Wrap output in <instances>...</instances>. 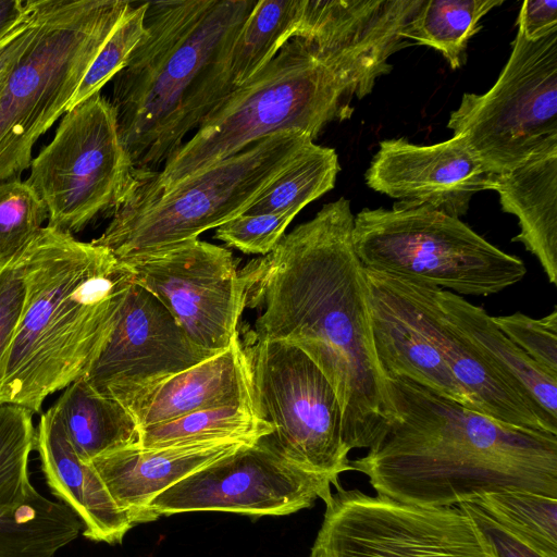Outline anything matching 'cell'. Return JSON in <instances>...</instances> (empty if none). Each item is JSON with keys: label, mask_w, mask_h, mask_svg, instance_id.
Segmentation results:
<instances>
[{"label": "cell", "mask_w": 557, "mask_h": 557, "mask_svg": "<svg viewBox=\"0 0 557 557\" xmlns=\"http://www.w3.org/2000/svg\"><path fill=\"white\" fill-rule=\"evenodd\" d=\"M312 143L300 131L262 137L158 195L125 199L104 232L91 242L124 262L198 238L244 214Z\"/></svg>", "instance_id": "52a82bcc"}, {"label": "cell", "mask_w": 557, "mask_h": 557, "mask_svg": "<svg viewBox=\"0 0 557 557\" xmlns=\"http://www.w3.org/2000/svg\"><path fill=\"white\" fill-rule=\"evenodd\" d=\"M35 448L51 493L81 520L83 535L121 543L136 523L119 508L92 466L77 456L53 407L40 417Z\"/></svg>", "instance_id": "ffe728a7"}, {"label": "cell", "mask_w": 557, "mask_h": 557, "mask_svg": "<svg viewBox=\"0 0 557 557\" xmlns=\"http://www.w3.org/2000/svg\"><path fill=\"white\" fill-rule=\"evenodd\" d=\"M255 404L249 361L239 331L230 346L163 382L138 419V430L209 408Z\"/></svg>", "instance_id": "44dd1931"}, {"label": "cell", "mask_w": 557, "mask_h": 557, "mask_svg": "<svg viewBox=\"0 0 557 557\" xmlns=\"http://www.w3.org/2000/svg\"><path fill=\"white\" fill-rule=\"evenodd\" d=\"M121 263L196 345L215 354L230 346L245 309L244 281L231 250L195 238Z\"/></svg>", "instance_id": "5bb4252c"}, {"label": "cell", "mask_w": 557, "mask_h": 557, "mask_svg": "<svg viewBox=\"0 0 557 557\" xmlns=\"http://www.w3.org/2000/svg\"><path fill=\"white\" fill-rule=\"evenodd\" d=\"M294 218L290 213L240 214L216 227L214 237L244 253L265 256Z\"/></svg>", "instance_id": "e575fe53"}, {"label": "cell", "mask_w": 557, "mask_h": 557, "mask_svg": "<svg viewBox=\"0 0 557 557\" xmlns=\"http://www.w3.org/2000/svg\"><path fill=\"white\" fill-rule=\"evenodd\" d=\"M26 8V16L0 39V84L30 37L33 23L27 3Z\"/></svg>", "instance_id": "f35d334b"}, {"label": "cell", "mask_w": 557, "mask_h": 557, "mask_svg": "<svg viewBox=\"0 0 557 557\" xmlns=\"http://www.w3.org/2000/svg\"><path fill=\"white\" fill-rule=\"evenodd\" d=\"M271 432L257 405L247 404L194 411L141 428L138 445L151 449L222 441L252 443Z\"/></svg>", "instance_id": "484cf974"}, {"label": "cell", "mask_w": 557, "mask_h": 557, "mask_svg": "<svg viewBox=\"0 0 557 557\" xmlns=\"http://www.w3.org/2000/svg\"><path fill=\"white\" fill-rule=\"evenodd\" d=\"M213 355L196 345L164 306L133 281L114 330L83 377L98 394L121 404L137 423L163 382Z\"/></svg>", "instance_id": "9a60e30c"}, {"label": "cell", "mask_w": 557, "mask_h": 557, "mask_svg": "<svg viewBox=\"0 0 557 557\" xmlns=\"http://www.w3.org/2000/svg\"><path fill=\"white\" fill-rule=\"evenodd\" d=\"M491 182L459 136L426 146L385 139L366 172V183L373 190L455 218L466 214L476 193L491 190Z\"/></svg>", "instance_id": "2e32d148"}, {"label": "cell", "mask_w": 557, "mask_h": 557, "mask_svg": "<svg viewBox=\"0 0 557 557\" xmlns=\"http://www.w3.org/2000/svg\"><path fill=\"white\" fill-rule=\"evenodd\" d=\"M364 277L372 344L384 377L409 380L476 411L422 329L401 280L366 268Z\"/></svg>", "instance_id": "ac0fdd59"}, {"label": "cell", "mask_w": 557, "mask_h": 557, "mask_svg": "<svg viewBox=\"0 0 557 557\" xmlns=\"http://www.w3.org/2000/svg\"><path fill=\"white\" fill-rule=\"evenodd\" d=\"M503 211L518 218L511 238L540 261L549 283L557 285V147L492 177Z\"/></svg>", "instance_id": "7402d4cb"}, {"label": "cell", "mask_w": 557, "mask_h": 557, "mask_svg": "<svg viewBox=\"0 0 557 557\" xmlns=\"http://www.w3.org/2000/svg\"><path fill=\"white\" fill-rule=\"evenodd\" d=\"M246 444L251 443L222 441L151 449L136 444L89 463L119 508L138 524L148 522L147 507L160 493Z\"/></svg>", "instance_id": "d6986e66"}, {"label": "cell", "mask_w": 557, "mask_h": 557, "mask_svg": "<svg viewBox=\"0 0 557 557\" xmlns=\"http://www.w3.org/2000/svg\"><path fill=\"white\" fill-rule=\"evenodd\" d=\"M472 500L521 543L543 557H557V498L504 491Z\"/></svg>", "instance_id": "f546056e"}, {"label": "cell", "mask_w": 557, "mask_h": 557, "mask_svg": "<svg viewBox=\"0 0 557 557\" xmlns=\"http://www.w3.org/2000/svg\"><path fill=\"white\" fill-rule=\"evenodd\" d=\"M258 0L148 2L111 103L136 182L156 173L233 90L231 51Z\"/></svg>", "instance_id": "3957f363"}, {"label": "cell", "mask_w": 557, "mask_h": 557, "mask_svg": "<svg viewBox=\"0 0 557 557\" xmlns=\"http://www.w3.org/2000/svg\"><path fill=\"white\" fill-rule=\"evenodd\" d=\"M29 166L26 183L47 209V226L72 235L112 215L136 184L115 110L100 92L65 112Z\"/></svg>", "instance_id": "30bf717a"}, {"label": "cell", "mask_w": 557, "mask_h": 557, "mask_svg": "<svg viewBox=\"0 0 557 557\" xmlns=\"http://www.w3.org/2000/svg\"><path fill=\"white\" fill-rule=\"evenodd\" d=\"M32 34L0 84V183L20 180L37 139L65 113L131 5L124 0L26 1Z\"/></svg>", "instance_id": "8992f818"}, {"label": "cell", "mask_w": 557, "mask_h": 557, "mask_svg": "<svg viewBox=\"0 0 557 557\" xmlns=\"http://www.w3.org/2000/svg\"><path fill=\"white\" fill-rule=\"evenodd\" d=\"M457 506L472 521L487 557H543L495 522L475 502Z\"/></svg>", "instance_id": "d590c367"}, {"label": "cell", "mask_w": 557, "mask_h": 557, "mask_svg": "<svg viewBox=\"0 0 557 557\" xmlns=\"http://www.w3.org/2000/svg\"><path fill=\"white\" fill-rule=\"evenodd\" d=\"M385 385L396 416L350 460L379 496L433 508L504 491L557 498L556 434L503 423L409 380Z\"/></svg>", "instance_id": "7a4b0ae2"}, {"label": "cell", "mask_w": 557, "mask_h": 557, "mask_svg": "<svg viewBox=\"0 0 557 557\" xmlns=\"http://www.w3.org/2000/svg\"><path fill=\"white\" fill-rule=\"evenodd\" d=\"M341 171L336 151L312 143L244 214H296L308 203L334 188Z\"/></svg>", "instance_id": "f1b7e54d"}, {"label": "cell", "mask_w": 557, "mask_h": 557, "mask_svg": "<svg viewBox=\"0 0 557 557\" xmlns=\"http://www.w3.org/2000/svg\"><path fill=\"white\" fill-rule=\"evenodd\" d=\"M325 505L313 557H487L457 505L421 507L343 487Z\"/></svg>", "instance_id": "7c38bea8"}, {"label": "cell", "mask_w": 557, "mask_h": 557, "mask_svg": "<svg viewBox=\"0 0 557 557\" xmlns=\"http://www.w3.org/2000/svg\"><path fill=\"white\" fill-rule=\"evenodd\" d=\"M47 218L45 205L26 181L0 183V271L33 240Z\"/></svg>", "instance_id": "1f68e13d"}, {"label": "cell", "mask_w": 557, "mask_h": 557, "mask_svg": "<svg viewBox=\"0 0 557 557\" xmlns=\"http://www.w3.org/2000/svg\"><path fill=\"white\" fill-rule=\"evenodd\" d=\"M25 286L16 257L0 271V364L21 315Z\"/></svg>", "instance_id": "8d00e7d4"}, {"label": "cell", "mask_w": 557, "mask_h": 557, "mask_svg": "<svg viewBox=\"0 0 557 557\" xmlns=\"http://www.w3.org/2000/svg\"><path fill=\"white\" fill-rule=\"evenodd\" d=\"M447 127L493 177L557 147V32L528 40L518 29L510 57L484 94H463Z\"/></svg>", "instance_id": "9c48e42d"}, {"label": "cell", "mask_w": 557, "mask_h": 557, "mask_svg": "<svg viewBox=\"0 0 557 557\" xmlns=\"http://www.w3.org/2000/svg\"><path fill=\"white\" fill-rule=\"evenodd\" d=\"M331 483L286 459L265 435L160 493L147 521L193 511L284 516L331 499Z\"/></svg>", "instance_id": "4fadbf2b"}, {"label": "cell", "mask_w": 557, "mask_h": 557, "mask_svg": "<svg viewBox=\"0 0 557 557\" xmlns=\"http://www.w3.org/2000/svg\"><path fill=\"white\" fill-rule=\"evenodd\" d=\"M436 294L448 319L544 411L557 420V377L510 341L483 308L446 289L437 287Z\"/></svg>", "instance_id": "603a6c76"}, {"label": "cell", "mask_w": 557, "mask_h": 557, "mask_svg": "<svg viewBox=\"0 0 557 557\" xmlns=\"http://www.w3.org/2000/svg\"><path fill=\"white\" fill-rule=\"evenodd\" d=\"M352 243L366 269L460 296L494 295L527 274L520 258L426 206L396 201L392 209H362Z\"/></svg>", "instance_id": "ba28073f"}, {"label": "cell", "mask_w": 557, "mask_h": 557, "mask_svg": "<svg viewBox=\"0 0 557 557\" xmlns=\"http://www.w3.org/2000/svg\"><path fill=\"white\" fill-rule=\"evenodd\" d=\"M400 280L422 329L444 357L478 412L509 425L557 435V420L544 411L448 319L438 301L437 287Z\"/></svg>", "instance_id": "e0dca14e"}, {"label": "cell", "mask_w": 557, "mask_h": 557, "mask_svg": "<svg viewBox=\"0 0 557 557\" xmlns=\"http://www.w3.org/2000/svg\"><path fill=\"white\" fill-rule=\"evenodd\" d=\"M497 327L550 375L557 377V309L540 319L522 312L492 317Z\"/></svg>", "instance_id": "836d02e7"}, {"label": "cell", "mask_w": 557, "mask_h": 557, "mask_svg": "<svg viewBox=\"0 0 557 557\" xmlns=\"http://www.w3.org/2000/svg\"><path fill=\"white\" fill-rule=\"evenodd\" d=\"M27 13L26 2L0 0V39L10 33Z\"/></svg>", "instance_id": "ab89813d"}, {"label": "cell", "mask_w": 557, "mask_h": 557, "mask_svg": "<svg viewBox=\"0 0 557 557\" xmlns=\"http://www.w3.org/2000/svg\"><path fill=\"white\" fill-rule=\"evenodd\" d=\"M391 57L383 50H334L292 37L126 199L158 195L276 132L300 131L314 140L331 122L350 119L352 100L368 96L376 79L392 71Z\"/></svg>", "instance_id": "5b68a950"}, {"label": "cell", "mask_w": 557, "mask_h": 557, "mask_svg": "<svg viewBox=\"0 0 557 557\" xmlns=\"http://www.w3.org/2000/svg\"><path fill=\"white\" fill-rule=\"evenodd\" d=\"M148 2H132L83 77L69 109L90 98L126 65L145 34Z\"/></svg>", "instance_id": "d6a6232c"}, {"label": "cell", "mask_w": 557, "mask_h": 557, "mask_svg": "<svg viewBox=\"0 0 557 557\" xmlns=\"http://www.w3.org/2000/svg\"><path fill=\"white\" fill-rule=\"evenodd\" d=\"M33 414L25 407L0 404V506L21 505L37 491L28 475L36 442Z\"/></svg>", "instance_id": "4dcf8cb0"}, {"label": "cell", "mask_w": 557, "mask_h": 557, "mask_svg": "<svg viewBox=\"0 0 557 557\" xmlns=\"http://www.w3.org/2000/svg\"><path fill=\"white\" fill-rule=\"evenodd\" d=\"M25 296L0 364V404L39 412L85 376L119 320L128 269L92 242L42 227L16 256Z\"/></svg>", "instance_id": "277c9868"}, {"label": "cell", "mask_w": 557, "mask_h": 557, "mask_svg": "<svg viewBox=\"0 0 557 557\" xmlns=\"http://www.w3.org/2000/svg\"><path fill=\"white\" fill-rule=\"evenodd\" d=\"M299 0H259L240 28L231 51L235 88L264 67L294 36Z\"/></svg>", "instance_id": "83f0119b"}, {"label": "cell", "mask_w": 557, "mask_h": 557, "mask_svg": "<svg viewBox=\"0 0 557 557\" xmlns=\"http://www.w3.org/2000/svg\"><path fill=\"white\" fill-rule=\"evenodd\" d=\"M309 557H313V556H309Z\"/></svg>", "instance_id": "60d3db41"}, {"label": "cell", "mask_w": 557, "mask_h": 557, "mask_svg": "<svg viewBox=\"0 0 557 557\" xmlns=\"http://www.w3.org/2000/svg\"><path fill=\"white\" fill-rule=\"evenodd\" d=\"M52 407L85 462L139 442L134 417L117 401L98 394L84 377L70 384Z\"/></svg>", "instance_id": "cb8c5ba5"}, {"label": "cell", "mask_w": 557, "mask_h": 557, "mask_svg": "<svg viewBox=\"0 0 557 557\" xmlns=\"http://www.w3.org/2000/svg\"><path fill=\"white\" fill-rule=\"evenodd\" d=\"M82 531L69 507L36 491L21 505L0 506V557H54Z\"/></svg>", "instance_id": "d4e9b609"}, {"label": "cell", "mask_w": 557, "mask_h": 557, "mask_svg": "<svg viewBox=\"0 0 557 557\" xmlns=\"http://www.w3.org/2000/svg\"><path fill=\"white\" fill-rule=\"evenodd\" d=\"M354 219L345 197L329 202L239 271L245 307L259 310L245 334L292 344L317 364L337 396L349 451L369 448L396 416L373 349Z\"/></svg>", "instance_id": "6da1fadb"}, {"label": "cell", "mask_w": 557, "mask_h": 557, "mask_svg": "<svg viewBox=\"0 0 557 557\" xmlns=\"http://www.w3.org/2000/svg\"><path fill=\"white\" fill-rule=\"evenodd\" d=\"M518 29L531 41L557 32V1H523L517 18Z\"/></svg>", "instance_id": "74e56055"}, {"label": "cell", "mask_w": 557, "mask_h": 557, "mask_svg": "<svg viewBox=\"0 0 557 557\" xmlns=\"http://www.w3.org/2000/svg\"><path fill=\"white\" fill-rule=\"evenodd\" d=\"M255 400L270 423V444L298 467L342 488L339 475L351 470L343 442L337 396L317 364L298 347L244 334Z\"/></svg>", "instance_id": "8fae6325"}, {"label": "cell", "mask_w": 557, "mask_h": 557, "mask_svg": "<svg viewBox=\"0 0 557 557\" xmlns=\"http://www.w3.org/2000/svg\"><path fill=\"white\" fill-rule=\"evenodd\" d=\"M503 0H422L401 36L440 51L453 70L463 63L469 40L480 21Z\"/></svg>", "instance_id": "4316f807"}]
</instances>
